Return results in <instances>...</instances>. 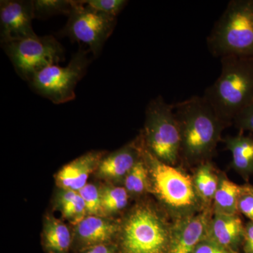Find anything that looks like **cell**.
<instances>
[{
    "label": "cell",
    "instance_id": "obj_1",
    "mask_svg": "<svg viewBox=\"0 0 253 253\" xmlns=\"http://www.w3.org/2000/svg\"><path fill=\"white\" fill-rule=\"evenodd\" d=\"M181 134L180 160L189 166L211 161L227 127L204 96L174 105Z\"/></svg>",
    "mask_w": 253,
    "mask_h": 253
},
{
    "label": "cell",
    "instance_id": "obj_2",
    "mask_svg": "<svg viewBox=\"0 0 253 253\" xmlns=\"http://www.w3.org/2000/svg\"><path fill=\"white\" fill-rule=\"evenodd\" d=\"M204 99L226 126L253 103V56L221 59V73L206 89Z\"/></svg>",
    "mask_w": 253,
    "mask_h": 253
},
{
    "label": "cell",
    "instance_id": "obj_3",
    "mask_svg": "<svg viewBox=\"0 0 253 253\" xmlns=\"http://www.w3.org/2000/svg\"><path fill=\"white\" fill-rule=\"evenodd\" d=\"M142 156L149 169L150 192L157 198L173 221L204 209L195 191L192 176L180 168L159 161L144 146Z\"/></svg>",
    "mask_w": 253,
    "mask_h": 253
},
{
    "label": "cell",
    "instance_id": "obj_4",
    "mask_svg": "<svg viewBox=\"0 0 253 253\" xmlns=\"http://www.w3.org/2000/svg\"><path fill=\"white\" fill-rule=\"evenodd\" d=\"M149 203L136 204L121 221L120 236L124 253H169L172 222Z\"/></svg>",
    "mask_w": 253,
    "mask_h": 253
},
{
    "label": "cell",
    "instance_id": "obj_5",
    "mask_svg": "<svg viewBox=\"0 0 253 253\" xmlns=\"http://www.w3.org/2000/svg\"><path fill=\"white\" fill-rule=\"evenodd\" d=\"M212 56H253V0H232L207 38Z\"/></svg>",
    "mask_w": 253,
    "mask_h": 253
},
{
    "label": "cell",
    "instance_id": "obj_6",
    "mask_svg": "<svg viewBox=\"0 0 253 253\" xmlns=\"http://www.w3.org/2000/svg\"><path fill=\"white\" fill-rule=\"evenodd\" d=\"M145 116L143 146L159 161L176 166L180 161L181 134L174 105L158 96L150 101Z\"/></svg>",
    "mask_w": 253,
    "mask_h": 253
},
{
    "label": "cell",
    "instance_id": "obj_7",
    "mask_svg": "<svg viewBox=\"0 0 253 253\" xmlns=\"http://www.w3.org/2000/svg\"><path fill=\"white\" fill-rule=\"evenodd\" d=\"M88 51L81 48L65 67L53 65L36 73L30 82L32 89L55 104L72 101L76 98L75 90L78 82L90 63Z\"/></svg>",
    "mask_w": 253,
    "mask_h": 253
},
{
    "label": "cell",
    "instance_id": "obj_8",
    "mask_svg": "<svg viewBox=\"0 0 253 253\" xmlns=\"http://www.w3.org/2000/svg\"><path fill=\"white\" fill-rule=\"evenodd\" d=\"M2 45L18 76L29 83L36 73L65 59L64 49L53 36H37Z\"/></svg>",
    "mask_w": 253,
    "mask_h": 253
},
{
    "label": "cell",
    "instance_id": "obj_9",
    "mask_svg": "<svg viewBox=\"0 0 253 253\" xmlns=\"http://www.w3.org/2000/svg\"><path fill=\"white\" fill-rule=\"evenodd\" d=\"M84 4V1H76L66 26L59 35L84 43L89 46V51L95 57H97L114 31L117 20Z\"/></svg>",
    "mask_w": 253,
    "mask_h": 253
},
{
    "label": "cell",
    "instance_id": "obj_10",
    "mask_svg": "<svg viewBox=\"0 0 253 253\" xmlns=\"http://www.w3.org/2000/svg\"><path fill=\"white\" fill-rule=\"evenodd\" d=\"M33 1H0V40L1 44L38 36L33 28Z\"/></svg>",
    "mask_w": 253,
    "mask_h": 253
},
{
    "label": "cell",
    "instance_id": "obj_11",
    "mask_svg": "<svg viewBox=\"0 0 253 253\" xmlns=\"http://www.w3.org/2000/svg\"><path fill=\"white\" fill-rule=\"evenodd\" d=\"M212 209L172 221L169 253H192L198 244L207 236Z\"/></svg>",
    "mask_w": 253,
    "mask_h": 253
},
{
    "label": "cell",
    "instance_id": "obj_12",
    "mask_svg": "<svg viewBox=\"0 0 253 253\" xmlns=\"http://www.w3.org/2000/svg\"><path fill=\"white\" fill-rule=\"evenodd\" d=\"M142 148L139 136L136 140L104 156L95 171L96 176L104 180L123 183L128 173L141 158Z\"/></svg>",
    "mask_w": 253,
    "mask_h": 253
},
{
    "label": "cell",
    "instance_id": "obj_13",
    "mask_svg": "<svg viewBox=\"0 0 253 253\" xmlns=\"http://www.w3.org/2000/svg\"><path fill=\"white\" fill-rule=\"evenodd\" d=\"M104 156V151H92L65 165L56 174V184L61 189L78 192L87 184L88 178Z\"/></svg>",
    "mask_w": 253,
    "mask_h": 253
},
{
    "label": "cell",
    "instance_id": "obj_14",
    "mask_svg": "<svg viewBox=\"0 0 253 253\" xmlns=\"http://www.w3.org/2000/svg\"><path fill=\"white\" fill-rule=\"evenodd\" d=\"M245 224L239 214H224L213 213L210 221L207 237L222 247L239 253L243 247Z\"/></svg>",
    "mask_w": 253,
    "mask_h": 253
},
{
    "label": "cell",
    "instance_id": "obj_15",
    "mask_svg": "<svg viewBox=\"0 0 253 253\" xmlns=\"http://www.w3.org/2000/svg\"><path fill=\"white\" fill-rule=\"evenodd\" d=\"M121 222L105 216L86 215L75 225L74 236L83 246L106 244L118 235Z\"/></svg>",
    "mask_w": 253,
    "mask_h": 253
},
{
    "label": "cell",
    "instance_id": "obj_16",
    "mask_svg": "<svg viewBox=\"0 0 253 253\" xmlns=\"http://www.w3.org/2000/svg\"><path fill=\"white\" fill-rule=\"evenodd\" d=\"M231 154V168L248 181L253 175V137L240 133L222 139Z\"/></svg>",
    "mask_w": 253,
    "mask_h": 253
},
{
    "label": "cell",
    "instance_id": "obj_17",
    "mask_svg": "<svg viewBox=\"0 0 253 253\" xmlns=\"http://www.w3.org/2000/svg\"><path fill=\"white\" fill-rule=\"evenodd\" d=\"M196 194L204 209H212L213 200L219 185V172L211 161L201 163L192 176Z\"/></svg>",
    "mask_w": 253,
    "mask_h": 253
},
{
    "label": "cell",
    "instance_id": "obj_18",
    "mask_svg": "<svg viewBox=\"0 0 253 253\" xmlns=\"http://www.w3.org/2000/svg\"><path fill=\"white\" fill-rule=\"evenodd\" d=\"M42 240L50 253H66L72 242V235L62 221L48 214L43 222Z\"/></svg>",
    "mask_w": 253,
    "mask_h": 253
},
{
    "label": "cell",
    "instance_id": "obj_19",
    "mask_svg": "<svg viewBox=\"0 0 253 253\" xmlns=\"http://www.w3.org/2000/svg\"><path fill=\"white\" fill-rule=\"evenodd\" d=\"M244 189V185H239L233 182L224 172H219V185L213 200V213L239 214L237 208L238 201Z\"/></svg>",
    "mask_w": 253,
    "mask_h": 253
},
{
    "label": "cell",
    "instance_id": "obj_20",
    "mask_svg": "<svg viewBox=\"0 0 253 253\" xmlns=\"http://www.w3.org/2000/svg\"><path fill=\"white\" fill-rule=\"evenodd\" d=\"M123 184L130 196L139 197L150 192L149 169L142 156L125 178Z\"/></svg>",
    "mask_w": 253,
    "mask_h": 253
},
{
    "label": "cell",
    "instance_id": "obj_21",
    "mask_svg": "<svg viewBox=\"0 0 253 253\" xmlns=\"http://www.w3.org/2000/svg\"><path fill=\"white\" fill-rule=\"evenodd\" d=\"M101 208L105 217L116 214L127 206L129 196L124 186L107 185L100 188Z\"/></svg>",
    "mask_w": 253,
    "mask_h": 253
},
{
    "label": "cell",
    "instance_id": "obj_22",
    "mask_svg": "<svg viewBox=\"0 0 253 253\" xmlns=\"http://www.w3.org/2000/svg\"><path fill=\"white\" fill-rule=\"evenodd\" d=\"M76 2L74 0H35L34 18L44 20L56 15L68 16Z\"/></svg>",
    "mask_w": 253,
    "mask_h": 253
},
{
    "label": "cell",
    "instance_id": "obj_23",
    "mask_svg": "<svg viewBox=\"0 0 253 253\" xmlns=\"http://www.w3.org/2000/svg\"><path fill=\"white\" fill-rule=\"evenodd\" d=\"M78 192L85 204L87 215L104 216L101 208L100 188L94 184L87 183Z\"/></svg>",
    "mask_w": 253,
    "mask_h": 253
},
{
    "label": "cell",
    "instance_id": "obj_24",
    "mask_svg": "<svg viewBox=\"0 0 253 253\" xmlns=\"http://www.w3.org/2000/svg\"><path fill=\"white\" fill-rule=\"evenodd\" d=\"M59 210L63 217L69 219L74 225L87 215L85 204L78 192L77 196L71 202L65 205Z\"/></svg>",
    "mask_w": 253,
    "mask_h": 253
},
{
    "label": "cell",
    "instance_id": "obj_25",
    "mask_svg": "<svg viewBox=\"0 0 253 253\" xmlns=\"http://www.w3.org/2000/svg\"><path fill=\"white\" fill-rule=\"evenodd\" d=\"M85 4L91 7L116 18L127 4L126 0H88Z\"/></svg>",
    "mask_w": 253,
    "mask_h": 253
},
{
    "label": "cell",
    "instance_id": "obj_26",
    "mask_svg": "<svg viewBox=\"0 0 253 253\" xmlns=\"http://www.w3.org/2000/svg\"><path fill=\"white\" fill-rule=\"evenodd\" d=\"M251 184H244V189L238 201V212L253 221V194L250 189Z\"/></svg>",
    "mask_w": 253,
    "mask_h": 253
},
{
    "label": "cell",
    "instance_id": "obj_27",
    "mask_svg": "<svg viewBox=\"0 0 253 253\" xmlns=\"http://www.w3.org/2000/svg\"><path fill=\"white\" fill-rule=\"evenodd\" d=\"M233 125L241 131H248L253 134V103L236 116Z\"/></svg>",
    "mask_w": 253,
    "mask_h": 253
},
{
    "label": "cell",
    "instance_id": "obj_28",
    "mask_svg": "<svg viewBox=\"0 0 253 253\" xmlns=\"http://www.w3.org/2000/svg\"><path fill=\"white\" fill-rule=\"evenodd\" d=\"M222 247L220 245L209 239L207 236L198 244L192 253H236Z\"/></svg>",
    "mask_w": 253,
    "mask_h": 253
},
{
    "label": "cell",
    "instance_id": "obj_29",
    "mask_svg": "<svg viewBox=\"0 0 253 253\" xmlns=\"http://www.w3.org/2000/svg\"><path fill=\"white\" fill-rule=\"evenodd\" d=\"M243 249L244 253H253V221L245 224V235Z\"/></svg>",
    "mask_w": 253,
    "mask_h": 253
},
{
    "label": "cell",
    "instance_id": "obj_30",
    "mask_svg": "<svg viewBox=\"0 0 253 253\" xmlns=\"http://www.w3.org/2000/svg\"><path fill=\"white\" fill-rule=\"evenodd\" d=\"M84 253H113V250L106 244H101L93 246Z\"/></svg>",
    "mask_w": 253,
    "mask_h": 253
},
{
    "label": "cell",
    "instance_id": "obj_31",
    "mask_svg": "<svg viewBox=\"0 0 253 253\" xmlns=\"http://www.w3.org/2000/svg\"><path fill=\"white\" fill-rule=\"evenodd\" d=\"M250 189H251V192L253 194V186L250 185Z\"/></svg>",
    "mask_w": 253,
    "mask_h": 253
},
{
    "label": "cell",
    "instance_id": "obj_32",
    "mask_svg": "<svg viewBox=\"0 0 253 253\" xmlns=\"http://www.w3.org/2000/svg\"></svg>",
    "mask_w": 253,
    "mask_h": 253
}]
</instances>
